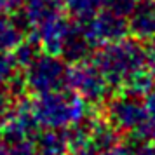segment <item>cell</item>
Returning a JSON list of instances; mask_svg holds the SVG:
<instances>
[{
  "label": "cell",
  "instance_id": "cell-5",
  "mask_svg": "<svg viewBox=\"0 0 155 155\" xmlns=\"http://www.w3.org/2000/svg\"><path fill=\"white\" fill-rule=\"evenodd\" d=\"M66 84L71 87V91L77 92L85 103H101L105 101L110 92V82L105 78L96 63L89 61H78L75 66L68 70V80Z\"/></svg>",
  "mask_w": 155,
  "mask_h": 155
},
{
  "label": "cell",
  "instance_id": "cell-14",
  "mask_svg": "<svg viewBox=\"0 0 155 155\" xmlns=\"http://www.w3.org/2000/svg\"><path fill=\"white\" fill-rule=\"evenodd\" d=\"M16 59L12 54H9V52H4V51H0V85L9 82L11 78L14 77V71H16Z\"/></svg>",
  "mask_w": 155,
  "mask_h": 155
},
{
  "label": "cell",
  "instance_id": "cell-12",
  "mask_svg": "<svg viewBox=\"0 0 155 155\" xmlns=\"http://www.w3.org/2000/svg\"><path fill=\"white\" fill-rule=\"evenodd\" d=\"M66 150H70L66 133L56 129H49L35 143L37 155H66Z\"/></svg>",
  "mask_w": 155,
  "mask_h": 155
},
{
  "label": "cell",
  "instance_id": "cell-4",
  "mask_svg": "<svg viewBox=\"0 0 155 155\" xmlns=\"http://www.w3.org/2000/svg\"><path fill=\"white\" fill-rule=\"evenodd\" d=\"M108 120L117 131L133 133L141 140V134L150 120V113L143 101V96L126 92L112 99L108 105Z\"/></svg>",
  "mask_w": 155,
  "mask_h": 155
},
{
  "label": "cell",
  "instance_id": "cell-10",
  "mask_svg": "<svg viewBox=\"0 0 155 155\" xmlns=\"http://www.w3.org/2000/svg\"><path fill=\"white\" fill-rule=\"evenodd\" d=\"M91 49H92V44L89 42L84 28L80 25L78 26H71L70 25V30H68L66 38H64L63 45H61V51H59L64 56V59L73 61V63L84 61V59H87Z\"/></svg>",
  "mask_w": 155,
  "mask_h": 155
},
{
  "label": "cell",
  "instance_id": "cell-18",
  "mask_svg": "<svg viewBox=\"0 0 155 155\" xmlns=\"http://www.w3.org/2000/svg\"><path fill=\"white\" fill-rule=\"evenodd\" d=\"M145 54H147V64H148V68H150V70H152V73L155 75V38L147 42Z\"/></svg>",
  "mask_w": 155,
  "mask_h": 155
},
{
  "label": "cell",
  "instance_id": "cell-1",
  "mask_svg": "<svg viewBox=\"0 0 155 155\" xmlns=\"http://www.w3.org/2000/svg\"><path fill=\"white\" fill-rule=\"evenodd\" d=\"M94 63L112 87L124 89L148 68L145 47L136 40H127L126 37L101 45Z\"/></svg>",
  "mask_w": 155,
  "mask_h": 155
},
{
  "label": "cell",
  "instance_id": "cell-15",
  "mask_svg": "<svg viewBox=\"0 0 155 155\" xmlns=\"http://www.w3.org/2000/svg\"><path fill=\"white\" fill-rule=\"evenodd\" d=\"M136 4H138V0H103V5L108 11L119 16H124V18L129 16V12L134 9Z\"/></svg>",
  "mask_w": 155,
  "mask_h": 155
},
{
  "label": "cell",
  "instance_id": "cell-20",
  "mask_svg": "<svg viewBox=\"0 0 155 155\" xmlns=\"http://www.w3.org/2000/svg\"><path fill=\"white\" fill-rule=\"evenodd\" d=\"M7 153V148L4 147V145H2V143H0V155H5Z\"/></svg>",
  "mask_w": 155,
  "mask_h": 155
},
{
  "label": "cell",
  "instance_id": "cell-9",
  "mask_svg": "<svg viewBox=\"0 0 155 155\" xmlns=\"http://www.w3.org/2000/svg\"><path fill=\"white\" fill-rule=\"evenodd\" d=\"M63 11V0H25L23 2V19L31 28L61 16Z\"/></svg>",
  "mask_w": 155,
  "mask_h": 155
},
{
  "label": "cell",
  "instance_id": "cell-2",
  "mask_svg": "<svg viewBox=\"0 0 155 155\" xmlns=\"http://www.w3.org/2000/svg\"><path fill=\"white\" fill-rule=\"evenodd\" d=\"M30 106L38 126L56 131H63L82 122L87 112L85 99L77 92L64 89L38 94V98L30 103Z\"/></svg>",
  "mask_w": 155,
  "mask_h": 155
},
{
  "label": "cell",
  "instance_id": "cell-6",
  "mask_svg": "<svg viewBox=\"0 0 155 155\" xmlns=\"http://www.w3.org/2000/svg\"><path fill=\"white\" fill-rule=\"evenodd\" d=\"M85 35L92 44V47H101L108 42L120 40L129 33L127 30V18L119 16L112 11H98L92 16L80 21Z\"/></svg>",
  "mask_w": 155,
  "mask_h": 155
},
{
  "label": "cell",
  "instance_id": "cell-13",
  "mask_svg": "<svg viewBox=\"0 0 155 155\" xmlns=\"http://www.w3.org/2000/svg\"><path fill=\"white\" fill-rule=\"evenodd\" d=\"M63 2L64 7L68 9L78 21L92 16L94 12H98L103 5V0H63Z\"/></svg>",
  "mask_w": 155,
  "mask_h": 155
},
{
  "label": "cell",
  "instance_id": "cell-3",
  "mask_svg": "<svg viewBox=\"0 0 155 155\" xmlns=\"http://www.w3.org/2000/svg\"><path fill=\"white\" fill-rule=\"evenodd\" d=\"M23 84L37 94L63 89L68 80V68L63 59L51 54H37L25 66Z\"/></svg>",
  "mask_w": 155,
  "mask_h": 155
},
{
  "label": "cell",
  "instance_id": "cell-8",
  "mask_svg": "<svg viewBox=\"0 0 155 155\" xmlns=\"http://www.w3.org/2000/svg\"><path fill=\"white\" fill-rule=\"evenodd\" d=\"M127 30L136 40L148 42L155 38V0H138L127 16Z\"/></svg>",
  "mask_w": 155,
  "mask_h": 155
},
{
  "label": "cell",
  "instance_id": "cell-19",
  "mask_svg": "<svg viewBox=\"0 0 155 155\" xmlns=\"http://www.w3.org/2000/svg\"><path fill=\"white\" fill-rule=\"evenodd\" d=\"M143 101H145V105H147V108H148L150 119H155V85L148 92L143 94Z\"/></svg>",
  "mask_w": 155,
  "mask_h": 155
},
{
  "label": "cell",
  "instance_id": "cell-11",
  "mask_svg": "<svg viewBox=\"0 0 155 155\" xmlns=\"http://www.w3.org/2000/svg\"><path fill=\"white\" fill-rule=\"evenodd\" d=\"M23 42V25L16 21L7 11H0V51H14Z\"/></svg>",
  "mask_w": 155,
  "mask_h": 155
},
{
  "label": "cell",
  "instance_id": "cell-17",
  "mask_svg": "<svg viewBox=\"0 0 155 155\" xmlns=\"http://www.w3.org/2000/svg\"><path fill=\"white\" fill-rule=\"evenodd\" d=\"M131 155H155V141L143 140V143H140L134 150H131Z\"/></svg>",
  "mask_w": 155,
  "mask_h": 155
},
{
  "label": "cell",
  "instance_id": "cell-7",
  "mask_svg": "<svg viewBox=\"0 0 155 155\" xmlns=\"http://www.w3.org/2000/svg\"><path fill=\"white\" fill-rule=\"evenodd\" d=\"M38 127L40 126L37 124L35 117L31 113L30 103H21V105H16L14 108L9 106V110L5 112L2 133L11 145H14V143H23V141H31L35 138Z\"/></svg>",
  "mask_w": 155,
  "mask_h": 155
},
{
  "label": "cell",
  "instance_id": "cell-16",
  "mask_svg": "<svg viewBox=\"0 0 155 155\" xmlns=\"http://www.w3.org/2000/svg\"><path fill=\"white\" fill-rule=\"evenodd\" d=\"M5 155H37L35 145H31V141L14 143L11 148H7V153Z\"/></svg>",
  "mask_w": 155,
  "mask_h": 155
}]
</instances>
